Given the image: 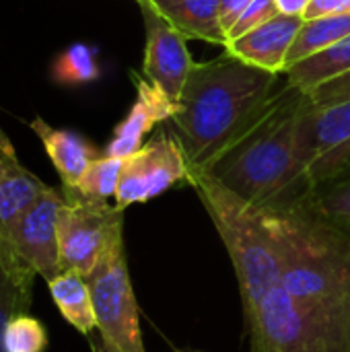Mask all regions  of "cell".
Listing matches in <instances>:
<instances>
[{"mask_svg": "<svg viewBox=\"0 0 350 352\" xmlns=\"http://www.w3.org/2000/svg\"><path fill=\"white\" fill-rule=\"evenodd\" d=\"M305 93L285 74L278 87L198 169L258 208L299 204L314 188L299 157L297 126Z\"/></svg>", "mask_w": 350, "mask_h": 352, "instance_id": "cell-1", "label": "cell"}, {"mask_svg": "<svg viewBox=\"0 0 350 352\" xmlns=\"http://www.w3.org/2000/svg\"><path fill=\"white\" fill-rule=\"evenodd\" d=\"M281 258V285L326 352H350V233L305 206L262 208Z\"/></svg>", "mask_w": 350, "mask_h": 352, "instance_id": "cell-2", "label": "cell"}, {"mask_svg": "<svg viewBox=\"0 0 350 352\" xmlns=\"http://www.w3.org/2000/svg\"><path fill=\"white\" fill-rule=\"evenodd\" d=\"M281 80L283 74L252 66L229 52L196 64L171 118L190 167L215 155Z\"/></svg>", "mask_w": 350, "mask_h": 352, "instance_id": "cell-3", "label": "cell"}, {"mask_svg": "<svg viewBox=\"0 0 350 352\" xmlns=\"http://www.w3.org/2000/svg\"><path fill=\"white\" fill-rule=\"evenodd\" d=\"M188 184L198 194L229 254L248 318L281 285V258L264 210L245 202L198 167H190Z\"/></svg>", "mask_w": 350, "mask_h": 352, "instance_id": "cell-4", "label": "cell"}, {"mask_svg": "<svg viewBox=\"0 0 350 352\" xmlns=\"http://www.w3.org/2000/svg\"><path fill=\"white\" fill-rule=\"evenodd\" d=\"M64 206L58 219L60 270L89 276L99 260L124 239V210L107 200H89L62 188Z\"/></svg>", "mask_w": 350, "mask_h": 352, "instance_id": "cell-5", "label": "cell"}, {"mask_svg": "<svg viewBox=\"0 0 350 352\" xmlns=\"http://www.w3.org/2000/svg\"><path fill=\"white\" fill-rule=\"evenodd\" d=\"M87 283L93 297L99 336L120 352H146L124 239L99 260L87 276Z\"/></svg>", "mask_w": 350, "mask_h": 352, "instance_id": "cell-6", "label": "cell"}, {"mask_svg": "<svg viewBox=\"0 0 350 352\" xmlns=\"http://www.w3.org/2000/svg\"><path fill=\"white\" fill-rule=\"evenodd\" d=\"M190 163L175 134L159 132L136 153L124 159L116 190V206L126 210L132 204L149 202L179 182H188Z\"/></svg>", "mask_w": 350, "mask_h": 352, "instance_id": "cell-7", "label": "cell"}, {"mask_svg": "<svg viewBox=\"0 0 350 352\" xmlns=\"http://www.w3.org/2000/svg\"><path fill=\"white\" fill-rule=\"evenodd\" d=\"M64 206L62 190L47 186L31 208L21 217L12 233V252L23 270L41 276L45 283L56 278L60 270L58 219Z\"/></svg>", "mask_w": 350, "mask_h": 352, "instance_id": "cell-8", "label": "cell"}, {"mask_svg": "<svg viewBox=\"0 0 350 352\" xmlns=\"http://www.w3.org/2000/svg\"><path fill=\"white\" fill-rule=\"evenodd\" d=\"M245 324L250 352H326L283 285L258 303Z\"/></svg>", "mask_w": 350, "mask_h": 352, "instance_id": "cell-9", "label": "cell"}, {"mask_svg": "<svg viewBox=\"0 0 350 352\" xmlns=\"http://www.w3.org/2000/svg\"><path fill=\"white\" fill-rule=\"evenodd\" d=\"M136 4L142 10L146 29L142 62L144 78L177 101L192 68L196 66L186 45V37L144 0H136Z\"/></svg>", "mask_w": 350, "mask_h": 352, "instance_id": "cell-10", "label": "cell"}, {"mask_svg": "<svg viewBox=\"0 0 350 352\" xmlns=\"http://www.w3.org/2000/svg\"><path fill=\"white\" fill-rule=\"evenodd\" d=\"M45 188L47 186L29 169H25L19 159L4 157L0 165V264L10 276L31 285L35 274L19 266L12 252V233L21 217L31 208Z\"/></svg>", "mask_w": 350, "mask_h": 352, "instance_id": "cell-11", "label": "cell"}, {"mask_svg": "<svg viewBox=\"0 0 350 352\" xmlns=\"http://www.w3.org/2000/svg\"><path fill=\"white\" fill-rule=\"evenodd\" d=\"M136 101L132 103L126 118L116 126L111 140L107 142L103 155L126 159L136 153L144 142V136L163 120H171L177 111V101L167 97L151 80L134 76Z\"/></svg>", "mask_w": 350, "mask_h": 352, "instance_id": "cell-12", "label": "cell"}, {"mask_svg": "<svg viewBox=\"0 0 350 352\" xmlns=\"http://www.w3.org/2000/svg\"><path fill=\"white\" fill-rule=\"evenodd\" d=\"M303 21V16L276 14L274 19L252 29L250 33L229 41L225 45V52L262 70L285 74L287 56L295 43Z\"/></svg>", "mask_w": 350, "mask_h": 352, "instance_id": "cell-13", "label": "cell"}, {"mask_svg": "<svg viewBox=\"0 0 350 352\" xmlns=\"http://www.w3.org/2000/svg\"><path fill=\"white\" fill-rule=\"evenodd\" d=\"M29 126L41 140L52 165L56 167L62 188L74 190L89 165L101 157V153L76 132L54 128L41 118H35Z\"/></svg>", "mask_w": 350, "mask_h": 352, "instance_id": "cell-14", "label": "cell"}, {"mask_svg": "<svg viewBox=\"0 0 350 352\" xmlns=\"http://www.w3.org/2000/svg\"><path fill=\"white\" fill-rule=\"evenodd\" d=\"M167 19L186 39H202L227 45V35L219 19L221 0H144Z\"/></svg>", "mask_w": 350, "mask_h": 352, "instance_id": "cell-15", "label": "cell"}, {"mask_svg": "<svg viewBox=\"0 0 350 352\" xmlns=\"http://www.w3.org/2000/svg\"><path fill=\"white\" fill-rule=\"evenodd\" d=\"M47 287L62 318L80 334L91 336V332L97 330V318L87 276L78 272H60Z\"/></svg>", "mask_w": 350, "mask_h": 352, "instance_id": "cell-16", "label": "cell"}, {"mask_svg": "<svg viewBox=\"0 0 350 352\" xmlns=\"http://www.w3.org/2000/svg\"><path fill=\"white\" fill-rule=\"evenodd\" d=\"M347 72H350V35L297 62L285 72V78L303 93H309L316 87L330 82Z\"/></svg>", "mask_w": 350, "mask_h": 352, "instance_id": "cell-17", "label": "cell"}, {"mask_svg": "<svg viewBox=\"0 0 350 352\" xmlns=\"http://www.w3.org/2000/svg\"><path fill=\"white\" fill-rule=\"evenodd\" d=\"M347 35H350V12L305 19L287 56V70L297 62L330 47L332 43L340 41Z\"/></svg>", "mask_w": 350, "mask_h": 352, "instance_id": "cell-18", "label": "cell"}, {"mask_svg": "<svg viewBox=\"0 0 350 352\" xmlns=\"http://www.w3.org/2000/svg\"><path fill=\"white\" fill-rule=\"evenodd\" d=\"M311 214L350 233V175L316 184L301 200Z\"/></svg>", "mask_w": 350, "mask_h": 352, "instance_id": "cell-19", "label": "cell"}, {"mask_svg": "<svg viewBox=\"0 0 350 352\" xmlns=\"http://www.w3.org/2000/svg\"><path fill=\"white\" fill-rule=\"evenodd\" d=\"M52 76L60 85H87L97 80V50L87 43H72L54 60Z\"/></svg>", "mask_w": 350, "mask_h": 352, "instance_id": "cell-20", "label": "cell"}, {"mask_svg": "<svg viewBox=\"0 0 350 352\" xmlns=\"http://www.w3.org/2000/svg\"><path fill=\"white\" fill-rule=\"evenodd\" d=\"M122 167H124V159L101 155L99 159H95L89 165V169L80 177L74 192L89 198V200H109V198H113L116 190H118Z\"/></svg>", "mask_w": 350, "mask_h": 352, "instance_id": "cell-21", "label": "cell"}, {"mask_svg": "<svg viewBox=\"0 0 350 352\" xmlns=\"http://www.w3.org/2000/svg\"><path fill=\"white\" fill-rule=\"evenodd\" d=\"M31 283L17 280L0 264V352H6L4 336L8 322L19 314H29L31 307Z\"/></svg>", "mask_w": 350, "mask_h": 352, "instance_id": "cell-22", "label": "cell"}, {"mask_svg": "<svg viewBox=\"0 0 350 352\" xmlns=\"http://www.w3.org/2000/svg\"><path fill=\"white\" fill-rule=\"evenodd\" d=\"M4 346L6 352H45L47 332L37 318L19 314L6 326Z\"/></svg>", "mask_w": 350, "mask_h": 352, "instance_id": "cell-23", "label": "cell"}, {"mask_svg": "<svg viewBox=\"0 0 350 352\" xmlns=\"http://www.w3.org/2000/svg\"><path fill=\"white\" fill-rule=\"evenodd\" d=\"M276 14H281V12H278V6L274 0H252V4L241 12L237 23L227 33V43L250 33L252 29H256L260 25H264L266 21L274 19Z\"/></svg>", "mask_w": 350, "mask_h": 352, "instance_id": "cell-24", "label": "cell"}, {"mask_svg": "<svg viewBox=\"0 0 350 352\" xmlns=\"http://www.w3.org/2000/svg\"><path fill=\"white\" fill-rule=\"evenodd\" d=\"M340 175H350V142L320 159L309 171V179L314 186Z\"/></svg>", "mask_w": 350, "mask_h": 352, "instance_id": "cell-25", "label": "cell"}, {"mask_svg": "<svg viewBox=\"0 0 350 352\" xmlns=\"http://www.w3.org/2000/svg\"><path fill=\"white\" fill-rule=\"evenodd\" d=\"M250 4L252 0H221L219 2V19H221V27L225 35L231 31V27L237 23V19Z\"/></svg>", "mask_w": 350, "mask_h": 352, "instance_id": "cell-26", "label": "cell"}, {"mask_svg": "<svg viewBox=\"0 0 350 352\" xmlns=\"http://www.w3.org/2000/svg\"><path fill=\"white\" fill-rule=\"evenodd\" d=\"M350 12V0H309L305 19L324 16V14H342Z\"/></svg>", "mask_w": 350, "mask_h": 352, "instance_id": "cell-27", "label": "cell"}, {"mask_svg": "<svg viewBox=\"0 0 350 352\" xmlns=\"http://www.w3.org/2000/svg\"><path fill=\"white\" fill-rule=\"evenodd\" d=\"M274 2H276L281 14H287V16H303V19H305L307 6H309V0H274Z\"/></svg>", "mask_w": 350, "mask_h": 352, "instance_id": "cell-28", "label": "cell"}, {"mask_svg": "<svg viewBox=\"0 0 350 352\" xmlns=\"http://www.w3.org/2000/svg\"><path fill=\"white\" fill-rule=\"evenodd\" d=\"M89 344H91V352H120L118 349H113L109 342H105L101 336H95V338L91 336L89 338Z\"/></svg>", "mask_w": 350, "mask_h": 352, "instance_id": "cell-29", "label": "cell"}, {"mask_svg": "<svg viewBox=\"0 0 350 352\" xmlns=\"http://www.w3.org/2000/svg\"><path fill=\"white\" fill-rule=\"evenodd\" d=\"M0 155H2V157H8V159H17L14 148H12L10 140L2 134V130H0Z\"/></svg>", "mask_w": 350, "mask_h": 352, "instance_id": "cell-30", "label": "cell"}, {"mask_svg": "<svg viewBox=\"0 0 350 352\" xmlns=\"http://www.w3.org/2000/svg\"><path fill=\"white\" fill-rule=\"evenodd\" d=\"M2 161H4V157H2V155H0V165H2Z\"/></svg>", "mask_w": 350, "mask_h": 352, "instance_id": "cell-31", "label": "cell"}]
</instances>
